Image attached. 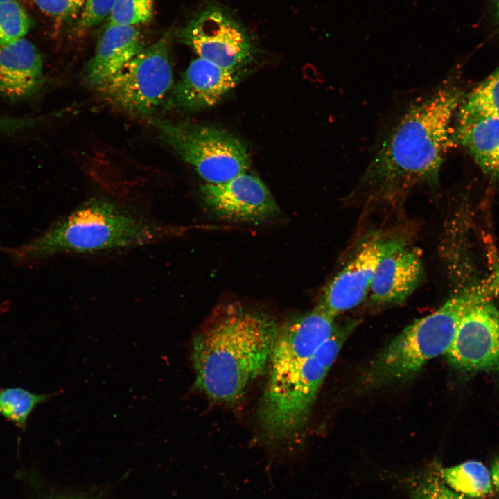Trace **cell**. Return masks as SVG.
Here are the masks:
<instances>
[{
    "label": "cell",
    "instance_id": "6da1fadb",
    "mask_svg": "<svg viewBox=\"0 0 499 499\" xmlns=\"http://www.w3.org/2000/svg\"><path fill=\"white\" fill-rule=\"evenodd\" d=\"M463 99L460 87L448 80L411 100L379 143L353 195L395 203L418 186L437 184Z\"/></svg>",
    "mask_w": 499,
    "mask_h": 499
},
{
    "label": "cell",
    "instance_id": "7a4b0ae2",
    "mask_svg": "<svg viewBox=\"0 0 499 499\" xmlns=\"http://www.w3.org/2000/svg\"><path fill=\"white\" fill-rule=\"evenodd\" d=\"M280 324L238 303L218 307L191 340L195 387L210 399L233 404L269 368Z\"/></svg>",
    "mask_w": 499,
    "mask_h": 499
},
{
    "label": "cell",
    "instance_id": "3957f363",
    "mask_svg": "<svg viewBox=\"0 0 499 499\" xmlns=\"http://www.w3.org/2000/svg\"><path fill=\"white\" fill-rule=\"evenodd\" d=\"M177 233L132 206L96 195L43 233L15 247H0L15 262L30 263L61 254H91L139 247Z\"/></svg>",
    "mask_w": 499,
    "mask_h": 499
},
{
    "label": "cell",
    "instance_id": "277c9868",
    "mask_svg": "<svg viewBox=\"0 0 499 499\" xmlns=\"http://www.w3.org/2000/svg\"><path fill=\"white\" fill-rule=\"evenodd\" d=\"M499 294L493 274L448 299L435 312L404 328L371 360L362 376L367 387L380 388L414 378L430 360L446 353L461 319L473 306Z\"/></svg>",
    "mask_w": 499,
    "mask_h": 499
},
{
    "label": "cell",
    "instance_id": "5b68a950",
    "mask_svg": "<svg viewBox=\"0 0 499 499\" xmlns=\"http://www.w3.org/2000/svg\"><path fill=\"white\" fill-rule=\"evenodd\" d=\"M339 322L317 352L298 368L275 380H268L259 420L265 445L287 452L306 426L319 390L344 342L355 329Z\"/></svg>",
    "mask_w": 499,
    "mask_h": 499
},
{
    "label": "cell",
    "instance_id": "8992f818",
    "mask_svg": "<svg viewBox=\"0 0 499 499\" xmlns=\"http://www.w3.org/2000/svg\"><path fill=\"white\" fill-rule=\"evenodd\" d=\"M151 123L162 141L193 167L205 183L227 182L250 168L246 146L226 130L194 122L157 118Z\"/></svg>",
    "mask_w": 499,
    "mask_h": 499
},
{
    "label": "cell",
    "instance_id": "52a82bcc",
    "mask_svg": "<svg viewBox=\"0 0 499 499\" xmlns=\"http://www.w3.org/2000/svg\"><path fill=\"white\" fill-rule=\"evenodd\" d=\"M145 46L96 89L101 98L128 113L147 116L166 100L173 86L170 40Z\"/></svg>",
    "mask_w": 499,
    "mask_h": 499
},
{
    "label": "cell",
    "instance_id": "ba28073f",
    "mask_svg": "<svg viewBox=\"0 0 499 499\" xmlns=\"http://www.w3.org/2000/svg\"><path fill=\"white\" fill-rule=\"evenodd\" d=\"M175 38L219 67L238 69L249 62L254 44L246 30L220 7L211 5L195 14Z\"/></svg>",
    "mask_w": 499,
    "mask_h": 499
},
{
    "label": "cell",
    "instance_id": "9c48e42d",
    "mask_svg": "<svg viewBox=\"0 0 499 499\" xmlns=\"http://www.w3.org/2000/svg\"><path fill=\"white\" fill-rule=\"evenodd\" d=\"M446 356L459 369L499 371V310L491 300L464 315Z\"/></svg>",
    "mask_w": 499,
    "mask_h": 499
},
{
    "label": "cell",
    "instance_id": "30bf717a",
    "mask_svg": "<svg viewBox=\"0 0 499 499\" xmlns=\"http://www.w3.org/2000/svg\"><path fill=\"white\" fill-rule=\"evenodd\" d=\"M200 191L205 205L223 220L256 223L275 218L280 212L263 181L247 173L221 184L204 183Z\"/></svg>",
    "mask_w": 499,
    "mask_h": 499
},
{
    "label": "cell",
    "instance_id": "8fae6325",
    "mask_svg": "<svg viewBox=\"0 0 499 499\" xmlns=\"http://www.w3.org/2000/svg\"><path fill=\"white\" fill-rule=\"evenodd\" d=\"M335 318L315 306L280 325L268 380L281 378L313 356L334 331L338 323Z\"/></svg>",
    "mask_w": 499,
    "mask_h": 499
},
{
    "label": "cell",
    "instance_id": "7c38bea8",
    "mask_svg": "<svg viewBox=\"0 0 499 499\" xmlns=\"http://www.w3.org/2000/svg\"><path fill=\"white\" fill-rule=\"evenodd\" d=\"M423 274L421 255L404 238L384 239L369 297L376 306L404 302L419 285Z\"/></svg>",
    "mask_w": 499,
    "mask_h": 499
},
{
    "label": "cell",
    "instance_id": "4fadbf2b",
    "mask_svg": "<svg viewBox=\"0 0 499 499\" xmlns=\"http://www.w3.org/2000/svg\"><path fill=\"white\" fill-rule=\"evenodd\" d=\"M384 239L378 233L368 236L324 288L316 306L337 317L361 304L369 295Z\"/></svg>",
    "mask_w": 499,
    "mask_h": 499
},
{
    "label": "cell",
    "instance_id": "5bb4252c",
    "mask_svg": "<svg viewBox=\"0 0 499 499\" xmlns=\"http://www.w3.org/2000/svg\"><path fill=\"white\" fill-rule=\"evenodd\" d=\"M240 77V69L223 68L198 58L173 85L165 105L187 112L210 107L234 88Z\"/></svg>",
    "mask_w": 499,
    "mask_h": 499
},
{
    "label": "cell",
    "instance_id": "9a60e30c",
    "mask_svg": "<svg viewBox=\"0 0 499 499\" xmlns=\"http://www.w3.org/2000/svg\"><path fill=\"white\" fill-rule=\"evenodd\" d=\"M45 82L43 58L38 49L24 37L0 46V94L19 100L40 91Z\"/></svg>",
    "mask_w": 499,
    "mask_h": 499
},
{
    "label": "cell",
    "instance_id": "2e32d148",
    "mask_svg": "<svg viewBox=\"0 0 499 499\" xmlns=\"http://www.w3.org/2000/svg\"><path fill=\"white\" fill-rule=\"evenodd\" d=\"M456 116L455 138L466 148L484 173L499 180V114L462 102Z\"/></svg>",
    "mask_w": 499,
    "mask_h": 499
},
{
    "label": "cell",
    "instance_id": "e0dca14e",
    "mask_svg": "<svg viewBox=\"0 0 499 499\" xmlns=\"http://www.w3.org/2000/svg\"><path fill=\"white\" fill-rule=\"evenodd\" d=\"M144 47L141 35L134 26L108 23L86 66V82L96 88Z\"/></svg>",
    "mask_w": 499,
    "mask_h": 499
},
{
    "label": "cell",
    "instance_id": "ac0fdd59",
    "mask_svg": "<svg viewBox=\"0 0 499 499\" xmlns=\"http://www.w3.org/2000/svg\"><path fill=\"white\" fill-rule=\"evenodd\" d=\"M440 476L448 487L462 496L482 499L493 493L490 472L478 461H467L442 469Z\"/></svg>",
    "mask_w": 499,
    "mask_h": 499
},
{
    "label": "cell",
    "instance_id": "d6986e66",
    "mask_svg": "<svg viewBox=\"0 0 499 499\" xmlns=\"http://www.w3.org/2000/svg\"><path fill=\"white\" fill-rule=\"evenodd\" d=\"M53 396V394H38L20 387L4 389L0 393V414L24 429L34 409Z\"/></svg>",
    "mask_w": 499,
    "mask_h": 499
},
{
    "label": "cell",
    "instance_id": "ffe728a7",
    "mask_svg": "<svg viewBox=\"0 0 499 499\" xmlns=\"http://www.w3.org/2000/svg\"><path fill=\"white\" fill-rule=\"evenodd\" d=\"M32 26L30 16L17 0L0 2V46L25 37Z\"/></svg>",
    "mask_w": 499,
    "mask_h": 499
},
{
    "label": "cell",
    "instance_id": "44dd1931",
    "mask_svg": "<svg viewBox=\"0 0 499 499\" xmlns=\"http://www.w3.org/2000/svg\"><path fill=\"white\" fill-rule=\"evenodd\" d=\"M154 0H116L109 16V24L135 26L151 21Z\"/></svg>",
    "mask_w": 499,
    "mask_h": 499
},
{
    "label": "cell",
    "instance_id": "7402d4cb",
    "mask_svg": "<svg viewBox=\"0 0 499 499\" xmlns=\"http://www.w3.org/2000/svg\"><path fill=\"white\" fill-rule=\"evenodd\" d=\"M462 103L499 114V68L475 88Z\"/></svg>",
    "mask_w": 499,
    "mask_h": 499
},
{
    "label": "cell",
    "instance_id": "603a6c76",
    "mask_svg": "<svg viewBox=\"0 0 499 499\" xmlns=\"http://www.w3.org/2000/svg\"><path fill=\"white\" fill-rule=\"evenodd\" d=\"M457 493L450 489L441 476L429 475L413 487L410 499H457Z\"/></svg>",
    "mask_w": 499,
    "mask_h": 499
},
{
    "label": "cell",
    "instance_id": "cb8c5ba5",
    "mask_svg": "<svg viewBox=\"0 0 499 499\" xmlns=\"http://www.w3.org/2000/svg\"><path fill=\"white\" fill-rule=\"evenodd\" d=\"M85 0H35L37 6L46 15L57 20L67 21L76 17Z\"/></svg>",
    "mask_w": 499,
    "mask_h": 499
},
{
    "label": "cell",
    "instance_id": "d4e9b609",
    "mask_svg": "<svg viewBox=\"0 0 499 499\" xmlns=\"http://www.w3.org/2000/svg\"><path fill=\"white\" fill-rule=\"evenodd\" d=\"M116 0H85L79 26L91 28L100 24L110 16Z\"/></svg>",
    "mask_w": 499,
    "mask_h": 499
},
{
    "label": "cell",
    "instance_id": "484cf974",
    "mask_svg": "<svg viewBox=\"0 0 499 499\" xmlns=\"http://www.w3.org/2000/svg\"><path fill=\"white\" fill-rule=\"evenodd\" d=\"M37 121L32 118L0 116V132H15L33 127Z\"/></svg>",
    "mask_w": 499,
    "mask_h": 499
},
{
    "label": "cell",
    "instance_id": "4316f807",
    "mask_svg": "<svg viewBox=\"0 0 499 499\" xmlns=\"http://www.w3.org/2000/svg\"><path fill=\"white\" fill-rule=\"evenodd\" d=\"M490 475L493 487L499 491V457L493 463Z\"/></svg>",
    "mask_w": 499,
    "mask_h": 499
},
{
    "label": "cell",
    "instance_id": "83f0119b",
    "mask_svg": "<svg viewBox=\"0 0 499 499\" xmlns=\"http://www.w3.org/2000/svg\"><path fill=\"white\" fill-rule=\"evenodd\" d=\"M493 7L494 19L499 28V0H493Z\"/></svg>",
    "mask_w": 499,
    "mask_h": 499
},
{
    "label": "cell",
    "instance_id": "f1b7e54d",
    "mask_svg": "<svg viewBox=\"0 0 499 499\" xmlns=\"http://www.w3.org/2000/svg\"><path fill=\"white\" fill-rule=\"evenodd\" d=\"M457 499H465L464 496L457 493Z\"/></svg>",
    "mask_w": 499,
    "mask_h": 499
},
{
    "label": "cell",
    "instance_id": "f546056e",
    "mask_svg": "<svg viewBox=\"0 0 499 499\" xmlns=\"http://www.w3.org/2000/svg\"><path fill=\"white\" fill-rule=\"evenodd\" d=\"M9 1V0H0V2H1V1Z\"/></svg>",
    "mask_w": 499,
    "mask_h": 499
}]
</instances>
